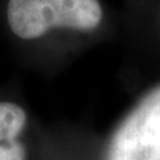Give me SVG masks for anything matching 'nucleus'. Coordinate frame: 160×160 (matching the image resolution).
<instances>
[{
  "label": "nucleus",
  "mask_w": 160,
  "mask_h": 160,
  "mask_svg": "<svg viewBox=\"0 0 160 160\" xmlns=\"http://www.w3.org/2000/svg\"><path fill=\"white\" fill-rule=\"evenodd\" d=\"M27 125L25 110L12 102H0V160H27V150L19 139Z\"/></svg>",
  "instance_id": "3"
},
{
  "label": "nucleus",
  "mask_w": 160,
  "mask_h": 160,
  "mask_svg": "<svg viewBox=\"0 0 160 160\" xmlns=\"http://www.w3.org/2000/svg\"><path fill=\"white\" fill-rule=\"evenodd\" d=\"M104 18L99 0H9L8 25L22 40L43 37L52 30L91 33Z\"/></svg>",
  "instance_id": "1"
},
{
  "label": "nucleus",
  "mask_w": 160,
  "mask_h": 160,
  "mask_svg": "<svg viewBox=\"0 0 160 160\" xmlns=\"http://www.w3.org/2000/svg\"><path fill=\"white\" fill-rule=\"evenodd\" d=\"M107 160H160V85L147 92L116 128Z\"/></svg>",
  "instance_id": "2"
}]
</instances>
